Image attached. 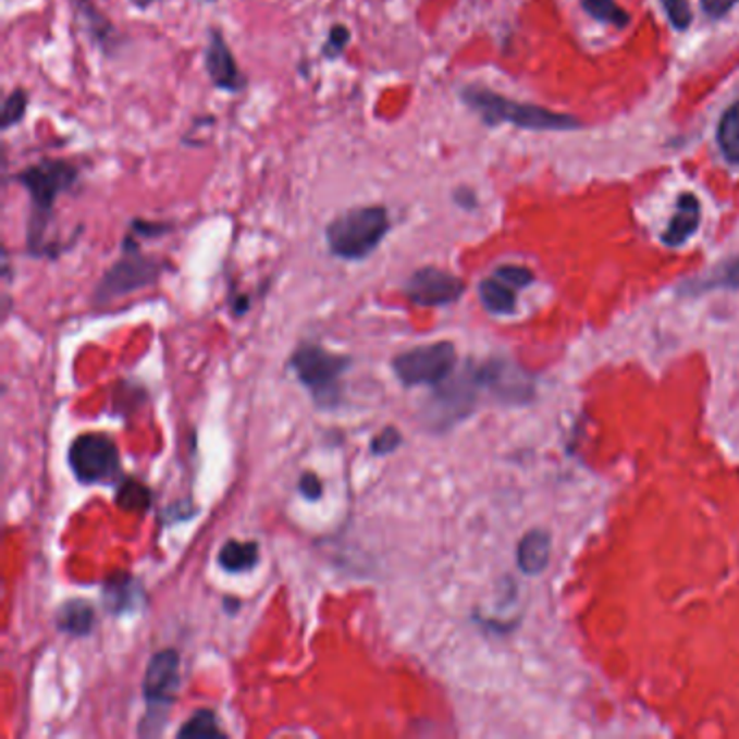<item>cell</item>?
Wrapping results in <instances>:
<instances>
[{"mask_svg":"<svg viewBox=\"0 0 739 739\" xmlns=\"http://www.w3.org/2000/svg\"><path fill=\"white\" fill-rule=\"evenodd\" d=\"M13 181L28 194V222H26V251L35 258H57L65 247L48 239L57 202L61 196L76 189L81 168L70 159H41L13 176Z\"/></svg>","mask_w":739,"mask_h":739,"instance_id":"cell-1","label":"cell"},{"mask_svg":"<svg viewBox=\"0 0 739 739\" xmlns=\"http://www.w3.org/2000/svg\"><path fill=\"white\" fill-rule=\"evenodd\" d=\"M460 98L473 113L482 118L486 126L512 124L525 131H577L583 126L575 115L518 102L480 85L463 87Z\"/></svg>","mask_w":739,"mask_h":739,"instance_id":"cell-2","label":"cell"},{"mask_svg":"<svg viewBox=\"0 0 739 739\" xmlns=\"http://www.w3.org/2000/svg\"><path fill=\"white\" fill-rule=\"evenodd\" d=\"M393 229L391 213L384 205L352 207L328 222L323 237L332 256L341 260H365L369 258Z\"/></svg>","mask_w":739,"mask_h":739,"instance_id":"cell-3","label":"cell"},{"mask_svg":"<svg viewBox=\"0 0 739 739\" xmlns=\"http://www.w3.org/2000/svg\"><path fill=\"white\" fill-rule=\"evenodd\" d=\"M172 267L168 260L144 254L141 242L126 233L122 239V256L102 273L94 291V301L102 306L113 299L126 297L139 288L155 284Z\"/></svg>","mask_w":739,"mask_h":739,"instance_id":"cell-4","label":"cell"},{"mask_svg":"<svg viewBox=\"0 0 739 739\" xmlns=\"http://www.w3.org/2000/svg\"><path fill=\"white\" fill-rule=\"evenodd\" d=\"M349 356L334 354L321 345L304 343L291 356V369L319 408L341 404V378L349 369Z\"/></svg>","mask_w":739,"mask_h":739,"instance_id":"cell-5","label":"cell"},{"mask_svg":"<svg viewBox=\"0 0 739 739\" xmlns=\"http://www.w3.org/2000/svg\"><path fill=\"white\" fill-rule=\"evenodd\" d=\"M456 362V345L439 341L402 352L393 360V371L404 386H439L449 380Z\"/></svg>","mask_w":739,"mask_h":739,"instance_id":"cell-6","label":"cell"},{"mask_svg":"<svg viewBox=\"0 0 739 739\" xmlns=\"http://www.w3.org/2000/svg\"><path fill=\"white\" fill-rule=\"evenodd\" d=\"M181 686V657L176 651L165 649L161 653H155L148 662L146 677H144V699L148 703V716L144 720L141 731L152 725L150 734H161L157 729V723L165 725L168 712L176 701V692Z\"/></svg>","mask_w":739,"mask_h":739,"instance_id":"cell-7","label":"cell"},{"mask_svg":"<svg viewBox=\"0 0 739 739\" xmlns=\"http://www.w3.org/2000/svg\"><path fill=\"white\" fill-rule=\"evenodd\" d=\"M72 473L83 484H107L120 476V452L104 434H83L67 452Z\"/></svg>","mask_w":739,"mask_h":739,"instance_id":"cell-8","label":"cell"},{"mask_svg":"<svg viewBox=\"0 0 739 739\" xmlns=\"http://www.w3.org/2000/svg\"><path fill=\"white\" fill-rule=\"evenodd\" d=\"M467 291V282L441 267H419L404 282V293L415 306L441 308L456 304Z\"/></svg>","mask_w":739,"mask_h":739,"instance_id":"cell-9","label":"cell"},{"mask_svg":"<svg viewBox=\"0 0 739 739\" xmlns=\"http://www.w3.org/2000/svg\"><path fill=\"white\" fill-rule=\"evenodd\" d=\"M205 70L213 87L229 91V94H242L246 91L247 78L242 72L237 57L226 41V35L222 28L211 26L207 33V48H205Z\"/></svg>","mask_w":739,"mask_h":739,"instance_id":"cell-10","label":"cell"},{"mask_svg":"<svg viewBox=\"0 0 739 739\" xmlns=\"http://www.w3.org/2000/svg\"><path fill=\"white\" fill-rule=\"evenodd\" d=\"M476 378L480 386L491 389L496 397L509 404H525L533 393L527 375L503 360H489L476 369Z\"/></svg>","mask_w":739,"mask_h":739,"instance_id":"cell-11","label":"cell"},{"mask_svg":"<svg viewBox=\"0 0 739 739\" xmlns=\"http://www.w3.org/2000/svg\"><path fill=\"white\" fill-rule=\"evenodd\" d=\"M74 15L78 24L83 26L89 41L104 52L107 57H113L122 48V35L118 26L111 22V17L96 4V0H74Z\"/></svg>","mask_w":739,"mask_h":739,"instance_id":"cell-12","label":"cell"},{"mask_svg":"<svg viewBox=\"0 0 739 739\" xmlns=\"http://www.w3.org/2000/svg\"><path fill=\"white\" fill-rule=\"evenodd\" d=\"M701 226V202L694 194H681L677 200V209L668 229L662 235L664 246L679 247L688 244Z\"/></svg>","mask_w":739,"mask_h":739,"instance_id":"cell-13","label":"cell"},{"mask_svg":"<svg viewBox=\"0 0 739 739\" xmlns=\"http://www.w3.org/2000/svg\"><path fill=\"white\" fill-rule=\"evenodd\" d=\"M551 533L544 529L527 531L516 546V564L525 575H542L551 559Z\"/></svg>","mask_w":739,"mask_h":739,"instance_id":"cell-14","label":"cell"},{"mask_svg":"<svg viewBox=\"0 0 739 739\" xmlns=\"http://www.w3.org/2000/svg\"><path fill=\"white\" fill-rule=\"evenodd\" d=\"M104 605L111 614H124L137 605L139 588L128 572H115L104 583Z\"/></svg>","mask_w":739,"mask_h":739,"instance_id":"cell-15","label":"cell"},{"mask_svg":"<svg viewBox=\"0 0 739 739\" xmlns=\"http://www.w3.org/2000/svg\"><path fill=\"white\" fill-rule=\"evenodd\" d=\"M96 623V614L94 607L83 601V599H72L67 601L59 614H57V625L61 631L74 636V638H83L89 636V631L94 629Z\"/></svg>","mask_w":739,"mask_h":739,"instance_id":"cell-16","label":"cell"},{"mask_svg":"<svg viewBox=\"0 0 739 739\" xmlns=\"http://www.w3.org/2000/svg\"><path fill=\"white\" fill-rule=\"evenodd\" d=\"M478 293H480L482 306L493 315L505 317L516 310V288L505 284L496 275L482 280L478 286Z\"/></svg>","mask_w":739,"mask_h":739,"instance_id":"cell-17","label":"cell"},{"mask_svg":"<svg viewBox=\"0 0 739 739\" xmlns=\"http://www.w3.org/2000/svg\"><path fill=\"white\" fill-rule=\"evenodd\" d=\"M258 544L251 540H229L218 555L220 566L226 572H244V570H251L258 564Z\"/></svg>","mask_w":739,"mask_h":739,"instance_id":"cell-18","label":"cell"},{"mask_svg":"<svg viewBox=\"0 0 739 739\" xmlns=\"http://www.w3.org/2000/svg\"><path fill=\"white\" fill-rule=\"evenodd\" d=\"M718 288H729V291H738L739 288V254L734 256L731 260L723 262L720 267H716L707 278L688 282L683 286V293H707V291H718Z\"/></svg>","mask_w":739,"mask_h":739,"instance_id":"cell-19","label":"cell"},{"mask_svg":"<svg viewBox=\"0 0 739 739\" xmlns=\"http://www.w3.org/2000/svg\"><path fill=\"white\" fill-rule=\"evenodd\" d=\"M718 146L729 163L739 165V102L725 111L718 124Z\"/></svg>","mask_w":739,"mask_h":739,"instance_id":"cell-20","label":"cell"},{"mask_svg":"<svg viewBox=\"0 0 739 739\" xmlns=\"http://www.w3.org/2000/svg\"><path fill=\"white\" fill-rule=\"evenodd\" d=\"M178 738H226L211 710H198L178 731Z\"/></svg>","mask_w":739,"mask_h":739,"instance_id":"cell-21","label":"cell"},{"mask_svg":"<svg viewBox=\"0 0 739 739\" xmlns=\"http://www.w3.org/2000/svg\"><path fill=\"white\" fill-rule=\"evenodd\" d=\"M28 104H30V96L26 89L22 87H15L2 102V113H0V126L2 131H9L13 126H20L26 118V111H28Z\"/></svg>","mask_w":739,"mask_h":739,"instance_id":"cell-22","label":"cell"},{"mask_svg":"<svg viewBox=\"0 0 739 739\" xmlns=\"http://www.w3.org/2000/svg\"><path fill=\"white\" fill-rule=\"evenodd\" d=\"M581 7L594 20L612 24L616 28H625L629 24V13L616 0H581Z\"/></svg>","mask_w":739,"mask_h":739,"instance_id":"cell-23","label":"cell"},{"mask_svg":"<svg viewBox=\"0 0 739 739\" xmlns=\"http://www.w3.org/2000/svg\"><path fill=\"white\" fill-rule=\"evenodd\" d=\"M150 501L152 494L139 480H126L118 491V505L126 512H146L150 507Z\"/></svg>","mask_w":739,"mask_h":739,"instance_id":"cell-24","label":"cell"},{"mask_svg":"<svg viewBox=\"0 0 739 739\" xmlns=\"http://www.w3.org/2000/svg\"><path fill=\"white\" fill-rule=\"evenodd\" d=\"M349 41H352V30L345 24H332L325 41L321 44V57L330 59V61L338 59L345 52V48L349 46Z\"/></svg>","mask_w":739,"mask_h":739,"instance_id":"cell-25","label":"cell"},{"mask_svg":"<svg viewBox=\"0 0 739 739\" xmlns=\"http://www.w3.org/2000/svg\"><path fill=\"white\" fill-rule=\"evenodd\" d=\"M174 231L172 222H150V220H133L128 226V233L137 237L139 242L144 239H161Z\"/></svg>","mask_w":739,"mask_h":739,"instance_id":"cell-26","label":"cell"},{"mask_svg":"<svg viewBox=\"0 0 739 739\" xmlns=\"http://www.w3.org/2000/svg\"><path fill=\"white\" fill-rule=\"evenodd\" d=\"M670 24L677 28V30H686L690 28L692 24V7H690V0H660Z\"/></svg>","mask_w":739,"mask_h":739,"instance_id":"cell-27","label":"cell"},{"mask_svg":"<svg viewBox=\"0 0 739 739\" xmlns=\"http://www.w3.org/2000/svg\"><path fill=\"white\" fill-rule=\"evenodd\" d=\"M494 275H496L498 280H503L505 284L514 286L516 291H518V288H525V286H529V284L533 282L531 269H527V267H522V264H501V267L494 269Z\"/></svg>","mask_w":739,"mask_h":739,"instance_id":"cell-28","label":"cell"},{"mask_svg":"<svg viewBox=\"0 0 739 739\" xmlns=\"http://www.w3.org/2000/svg\"><path fill=\"white\" fill-rule=\"evenodd\" d=\"M402 445V432L393 426L384 428L378 436H373L371 441V454L382 458V456H391L393 452H397Z\"/></svg>","mask_w":739,"mask_h":739,"instance_id":"cell-29","label":"cell"},{"mask_svg":"<svg viewBox=\"0 0 739 739\" xmlns=\"http://www.w3.org/2000/svg\"><path fill=\"white\" fill-rule=\"evenodd\" d=\"M297 489H299V493L304 494L308 501H317V498H321V494H323V484H321V480H319L315 473H304V476L299 478Z\"/></svg>","mask_w":739,"mask_h":739,"instance_id":"cell-30","label":"cell"},{"mask_svg":"<svg viewBox=\"0 0 739 739\" xmlns=\"http://www.w3.org/2000/svg\"><path fill=\"white\" fill-rule=\"evenodd\" d=\"M738 2L739 0H701V7L710 17H725Z\"/></svg>","mask_w":739,"mask_h":739,"instance_id":"cell-31","label":"cell"},{"mask_svg":"<svg viewBox=\"0 0 739 739\" xmlns=\"http://www.w3.org/2000/svg\"><path fill=\"white\" fill-rule=\"evenodd\" d=\"M454 202L458 207H463L465 211H473L478 207V198H476V192L467 189V187H460L454 192Z\"/></svg>","mask_w":739,"mask_h":739,"instance_id":"cell-32","label":"cell"},{"mask_svg":"<svg viewBox=\"0 0 739 739\" xmlns=\"http://www.w3.org/2000/svg\"><path fill=\"white\" fill-rule=\"evenodd\" d=\"M159 0H131V4L135 7V9H141V11H146V9H150L152 4H157Z\"/></svg>","mask_w":739,"mask_h":739,"instance_id":"cell-33","label":"cell"}]
</instances>
